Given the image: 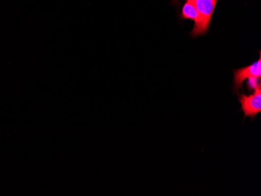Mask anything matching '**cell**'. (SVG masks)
<instances>
[{"label": "cell", "instance_id": "cell-1", "mask_svg": "<svg viewBox=\"0 0 261 196\" xmlns=\"http://www.w3.org/2000/svg\"><path fill=\"white\" fill-rule=\"evenodd\" d=\"M259 57L257 61H255L251 65L243 68L233 70V92L240 94V89H243L244 80L250 79L261 78V52L259 51Z\"/></svg>", "mask_w": 261, "mask_h": 196}, {"label": "cell", "instance_id": "cell-2", "mask_svg": "<svg viewBox=\"0 0 261 196\" xmlns=\"http://www.w3.org/2000/svg\"><path fill=\"white\" fill-rule=\"evenodd\" d=\"M191 3L199 13L201 24L199 36H204L209 31L213 15L218 0H187Z\"/></svg>", "mask_w": 261, "mask_h": 196}, {"label": "cell", "instance_id": "cell-3", "mask_svg": "<svg viewBox=\"0 0 261 196\" xmlns=\"http://www.w3.org/2000/svg\"><path fill=\"white\" fill-rule=\"evenodd\" d=\"M239 101L241 104V110L244 113V118L253 120L257 114L261 113V86L256 88L253 94L238 95Z\"/></svg>", "mask_w": 261, "mask_h": 196}, {"label": "cell", "instance_id": "cell-4", "mask_svg": "<svg viewBox=\"0 0 261 196\" xmlns=\"http://www.w3.org/2000/svg\"><path fill=\"white\" fill-rule=\"evenodd\" d=\"M181 20H191L194 21V27L190 32V36L193 38L199 36V29H200L201 20L199 13L196 7L191 3L186 2L181 8V12L179 15Z\"/></svg>", "mask_w": 261, "mask_h": 196}, {"label": "cell", "instance_id": "cell-5", "mask_svg": "<svg viewBox=\"0 0 261 196\" xmlns=\"http://www.w3.org/2000/svg\"><path fill=\"white\" fill-rule=\"evenodd\" d=\"M172 3L174 4H176V5H178L180 3V0H172Z\"/></svg>", "mask_w": 261, "mask_h": 196}]
</instances>
